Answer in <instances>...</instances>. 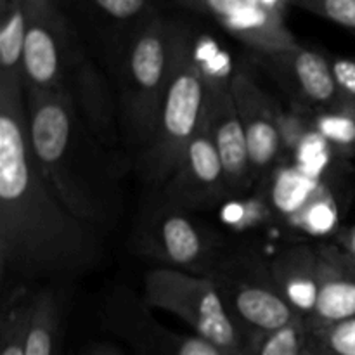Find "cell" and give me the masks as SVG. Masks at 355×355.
<instances>
[{"label": "cell", "instance_id": "cell-19", "mask_svg": "<svg viewBox=\"0 0 355 355\" xmlns=\"http://www.w3.org/2000/svg\"><path fill=\"white\" fill-rule=\"evenodd\" d=\"M62 336V302L54 286L33 293L26 355H59Z\"/></svg>", "mask_w": 355, "mask_h": 355}, {"label": "cell", "instance_id": "cell-2", "mask_svg": "<svg viewBox=\"0 0 355 355\" xmlns=\"http://www.w3.org/2000/svg\"><path fill=\"white\" fill-rule=\"evenodd\" d=\"M24 94L31 156L44 179L76 218L96 231L114 227L134 170L130 156L103 144L66 94Z\"/></svg>", "mask_w": 355, "mask_h": 355}, {"label": "cell", "instance_id": "cell-7", "mask_svg": "<svg viewBox=\"0 0 355 355\" xmlns=\"http://www.w3.org/2000/svg\"><path fill=\"white\" fill-rule=\"evenodd\" d=\"M217 232L189 211L159 200L142 214L134 227V248L156 267L208 276L224 250Z\"/></svg>", "mask_w": 355, "mask_h": 355}, {"label": "cell", "instance_id": "cell-32", "mask_svg": "<svg viewBox=\"0 0 355 355\" xmlns=\"http://www.w3.org/2000/svg\"><path fill=\"white\" fill-rule=\"evenodd\" d=\"M338 245L355 257V227L347 229L342 234H338Z\"/></svg>", "mask_w": 355, "mask_h": 355}, {"label": "cell", "instance_id": "cell-25", "mask_svg": "<svg viewBox=\"0 0 355 355\" xmlns=\"http://www.w3.org/2000/svg\"><path fill=\"white\" fill-rule=\"evenodd\" d=\"M338 218V201H336L333 191L326 187L288 222L293 227L300 229L311 236H328L336 231Z\"/></svg>", "mask_w": 355, "mask_h": 355}, {"label": "cell", "instance_id": "cell-10", "mask_svg": "<svg viewBox=\"0 0 355 355\" xmlns=\"http://www.w3.org/2000/svg\"><path fill=\"white\" fill-rule=\"evenodd\" d=\"M168 2L172 0H69L68 14L87 47L107 69L146 24L166 12Z\"/></svg>", "mask_w": 355, "mask_h": 355}, {"label": "cell", "instance_id": "cell-16", "mask_svg": "<svg viewBox=\"0 0 355 355\" xmlns=\"http://www.w3.org/2000/svg\"><path fill=\"white\" fill-rule=\"evenodd\" d=\"M302 107L321 111L338 103L331 61L300 44L288 51L255 55Z\"/></svg>", "mask_w": 355, "mask_h": 355}, {"label": "cell", "instance_id": "cell-11", "mask_svg": "<svg viewBox=\"0 0 355 355\" xmlns=\"http://www.w3.org/2000/svg\"><path fill=\"white\" fill-rule=\"evenodd\" d=\"M182 9L210 17L252 54L269 55L297 47L283 10L266 0H173Z\"/></svg>", "mask_w": 355, "mask_h": 355}, {"label": "cell", "instance_id": "cell-18", "mask_svg": "<svg viewBox=\"0 0 355 355\" xmlns=\"http://www.w3.org/2000/svg\"><path fill=\"white\" fill-rule=\"evenodd\" d=\"M277 288L298 318L307 321L318 304L321 286L319 246L291 245L269 260Z\"/></svg>", "mask_w": 355, "mask_h": 355}, {"label": "cell", "instance_id": "cell-33", "mask_svg": "<svg viewBox=\"0 0 355 355\" xmlns=\"http://www.w3.org/2000/svg\"><path fill=\"white\" fill-rule=\"evenodd\" d=\"M309 355H335V354H333L331 350H329L328 347H326L324 343H322L321 340H319L318 336H315L314 342H312L311 350H309Z\"/></svg>", "mask_w": 355, "mask_h": 355}, {"label": "cell", "instance_id": "cell-6", "mask_svg": "<svg viewBox=\"0 0 355 355\" xmlns=\"http://www.w3.org/2000/svg\"><path fill=\"white\" fill-rule=\"evenodd\" d=\"M208 277L248 342L302 319L277 288L269 260L255 250L222 252Z\"/></svg>", "mask_w": 355, "mask_h": 355}, {"label": "cell", "instance_id": "cell-3", "mask_svg": "<svg viewBox=\"0 0 355 355\" xmlns=\"http://www.w3.org/2000/svg\"><path fill=\"white\" fill-rule=\"evenodd\" d=\"M180 23V17L166 12L156 16L107 68L116 92L125 151L132 163L155 134L175 64Z\"/></svg>", "mask_w": 355, "mask_h": 355}, {"label": "cell", "instance_id": "cell-27", "mask_svg": "<svg viewBox=\"0 0 355 355\" xmlns=\"http://www.w3.org/2000/svg\"><path fill=\"white\" fill-rule=\"evenodd\" d=\"M312 132V123L307 116L304 114V111L297 110L286 113L283 111V116H281V141H283V155L293 156L295 151L298 149V146L304 142V139L307 137Z\"/></svg>", "mask_w": 355, "mask_h": 355}, {"label": "cell", "instance_id": "cell-14", "mask_svg": "<svg viewBox=\"0 0 355 355\" xmlns=\"http://www.w3.org/2000/svg\"><path fill=\"white\" fill-rule=\"evenodd\" d=\"M231 89L248 142L253 179L259 180L272 172L284 156L281 141L283 110L245 68L232 73Z\"/></svg>", "mask_w": 355, "mask_h": 355}, {"label": "cell", "instance_id": "cell-1", "mask_svg": "<svg viewBox=\"0 0 355 355\" xmlns=\"http://www.w3.org/2000/svg\"><path fill=\"white\" fill-rule=\"evenodd\" d=\"M97 231L62 205L35 165L21 78H0V276L16 288L85 270Z\"/></svg>", "mask_w": 355, "mask_h": 355}, {"label": "cell", "instance_id": "cell-13", "mask_svg": "<svg viewBox=\"0 0 355 355\" xmlns=\"http://www.w3.org/2000/svg\"><path fill=\"white\" fill-rule=\"evenodd\" d=\"M64 94L69 96L82 120L103 144L114 151L127 153L121 137L113 80L87 44H83L75 55Z\"/></svg>", "mask_w": 355, "mask_h": 355}, {"label": "cell", "instance_id": "cell-4", "mask_svg": "<svg viewBox=\"0 0 355 355\" xmlns=\"http://www.w3.org/2000/svg\"><path fill=\"white\" fill-rule=\"evenodd\" d=\"M208 101V68L201 59L200 33L182 19L175 64L155 134L146 151L134 159L135 173L146 184L162 189L172 177L205 125Z\"/></svg>", "mask_w": 355, "mask_h": 355}, {"label": "cell", "instance_id": "cell-5", "mask_svg": "<svg viewBox=\"0 0 355 355\" xmlns=\"http://www.w3.org/2000/svg\"><path fill=\"white\" fill-rule=\"evenodd\" d=\"M142 298L151 309L168 312L186 322L193 335L224 355H246L248 340L208 276L155 267L146 272Z\"/></svg>", "mask_w": 355, "mask_h": 355}, {"label": "cell", "instance_id": "cell-21", "mask_svg": "<svg viewBox=\"0 0 355 355\" xmlns=\"http://www.w3.org/2000/svg\"><path fill=\"white\" fill-rule=\"evenodd\" d=\"M274 179L270 186V203L272 208L290 220L298 214L312 198L318 196L328 186L322 184L321 179L309 175L295 163L291 165H279L272 170Z\"/></svg>", "mask_w": 355, "mask_h": 355}, {"label": "cell", "instance_id": "cell-34", "mask_svg": "<svg viewBox=\"0 0 355 355\" xmlns=\"http://www.w3.org/2000/svg\"><path fill=\"white\" fill-rule=\"evenodd\" d=\"M172 2H173V0H172Z\"/></svg>", "mask_w": 355, "mask_h": 355}, {"label": "cell", "instance_id": "cell-12", "mask_svg": "<svg viewBox=\"0 0 355 355\" xmlns=\"http://www.w3.org/2000/svg\"><path fill=\"white\" fill-rule=\"evenodd\" d=\"M159 193V200L189 214L210 210L231 193L207 120Z\"/></svg>", "mask_w": 355, "mask_h": 355}, {"label": "cell", "instance_id": "cell-31", "mask_svg": "<svg viewBox=\"0 0 355 355\" xmlns=\"http://www.w3.org/2000/svg\"><path fill=\"white\" fill-rule=\"evenodd\" d=\"M78 355H127L123 349L110 342H94L80 350Z\"/></svg>", "mask_w": 355, "mask_h": 355}, {"label": "cell", "instance_id": "cell-29", "mask_svg": "<svg viewBox=\"0 0 355 355\" xmlns=\"http://www.w3.org/2000/svg\"><path fill=\"white\" fill-rule=\"evenodd\" d=\"M338 103L355 110V59L336 58L331 61Z\"/></svg>", "mask_w": 355, "mask_h": 355}, {"label": "cell", "instance_id": "cell-20", "mask_svg": "<svg viewBox=\"0 0 355 355\" xmlns=\"http://www.w3.org/2000/svg\"><path fill=\"white\" fill-rule=\"evenodd\" d=\"M30 28L24 0H0V78H21V62Z\"/></svg>", "mask_w": 355, "mask_h": 355}, {"label": "cell", "instance_id": "cell-30", "mask_svg": "<svg viewBox=\"0 0 355 355\" xmlns=\"http://www.w3.org/2000/svg\"><path fill=\"white\" fill-rule=\"evenodd\" d=\"M24 2L31 12L68 14L69 0H24Z\"/></svg>", "mask_w": 355, "mask_h": 355}, {"label": "cell", "instance_id": "cell-15", "mask_svg": "<svg viewBox=\"0 0 355 355\" xmlns=\"http://www.w3.org/2000/svg\"><path fill=\"white\" fill-rule=\"evenodd\" d=\"M208 87H210L207 113L208 130L220 156L229 191L243 193L252 187L255 179H253L245 128L232 97L231 78H225L220 76V73L208 69Z\"/></svg>", "mask_w": 355, "mask_h": 355}, {"label": "cell", "instance_id": "cell-22", "mask_svg": "<svg viewBox=\"0 0 355 355\" xmlns=\"http://www.w3.org/2000/svg\"><path fill=\"white\" fill-rule=\"evenodd\" d=\"M312 128L324 139L335 155H355V110L336 103L326 110L315 111L311 118Z\"/></svg>", "mask_w": 355, "mask_h": 355}, {"label": "cell", "instance_id": "cell-17", "mask_svg": "<svg viewBox=\"0 0 355 355\" xmlns=\"http://www.w3.org/2000/svg\"><path fill=\"white\" fill-rule=\"evenodd\" d=\"M318 246L321 286L314 312L305 321L315 336L338 322L355 318V257L333 243Z\"/></svg>", "mask_w": 355, "mask_h": 355}, {"label": "cell", "instance_id": "cell-26", "mask_svg": "<svg viewBox=\"0 0 355 355\" xmlns=\"http://www.w3.org/2000/svg\"><path fill=\"white\" fill-rule=\"evenodd\" d=\"M288 6L324 17L355 33V0H288Z\"/></svg>", "mask_w": 355, "mask_h": 355}, {"label": "cell", "instance_id": "cell-23", "mask_svg": "<svg viewBox=\"0 0 355 355\" xmlns=\"http://www.w3.org/2000/svg\"><path fill=\"white\" fill-rule=\"evenodd\" d=\"M314 338L307 322L297 319L279 329L253 336L246 355H309Z\"/></svg>", "mask_w": 355, "mask_h": 355}, {"label": "cell", "instance_id": "cell-28", "mask_svg": "<svg viewBox=\"0 0 355 355\" xmlns=\"http://www.w3.org/2000/svg\"><path fill=\"white\" fill-rule=\"evenodd\" d=\"M318 338L335 355H355V318L331 326Z\"/></svg>", "mask_w": 355, "mask_h": 355}, {"label": "cell", "instance_id": "cell-24", "mask_svg": "<svg viewBox=\"0 0 355 355\" xmlns=\"http://www.w3.org/2000/svg\"><path fill=\"white\" fill-rule=\"evenodd\" d=\"M33 293H16L6 305L0 322V355H26L28 329H30Z\"/></svg>", "mask_w": 355, "mask_h": 355}, {"label": "cell", "instance_id": "cell-8", "mask_svg": "<svg viewBox=\"0 0 355 355\" xmlns=\"http://www.w3.org/2000/svg\"><path fill=\"white\" fill-rule=\"evenodd\" d=\"M103 322L132 355H224L196 335L166 328L130 288L118 286L103 304Z\"/></svg>", "mask_w": 355, "mask_h": 355}, {"label": "cell", "instance_id": "cell-9", "mask_svg": "<svg viewBox=\"0 0 355 355\" xmlns=\"http://www.w3.org/2000/svg\"><path fill=\"white\" fill-rule=\"evenodd\" d=\"M85 44L68 14L30 10L21 62L24 92H62L75 55Z\"/></svg>", "mask_w": 355, "mask_h": 355}]
</instances>
